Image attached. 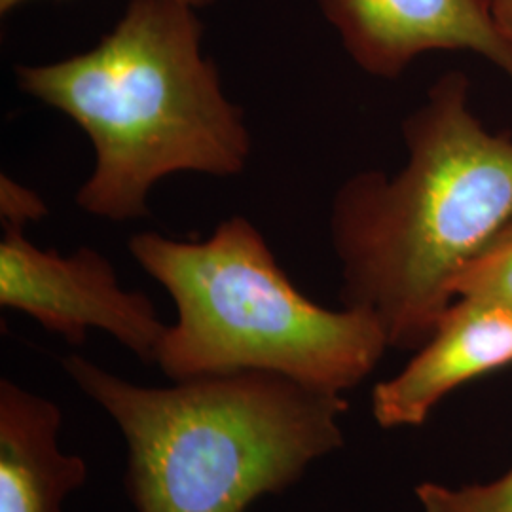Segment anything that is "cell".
<instances>
[{
    "label": "cell",
    "instance_id": "cell-1",
    "mask_svg": "<svg viewBox=\"0 0 512 512\" xmlns=\"http://www.w3.org/2000/svg\"><path fill=\"white\" fill-rule=\"evenodd\" d=\"M406 164L336 190L329 234L346 308L374 317L389 348L420 349L456 300L454 281L512 219V137L484 126L461 71L437 78L403 122Z\"/></svg>",
    "mask_w": 512,
    "mask_h": 512
},
{
    "label": "cell",
    "instance_id": "cell-2",
    "mask_svg": "<svg viewBox=\"0 0 512 512\" xmlns=\"http://www.w3.org/2000/svg\"><path fill=\"white\" fill-rule=\"evenodd\" d=\"M16 84L88 135L93 169L76 205L97 219H145L160 181L238 177L251 158L243 109L203 52L202 19L175 0H129L92 50L18 65Z\"/></svg>",
    "mask_w": 512,
    "mask_h": 512
},
{
    "label": "cell",
    "instance_id": "cell-3",
    "mask_svg": "<svg viewBox=\"0 0 512 512\" xmlns=\"http://www.w3.org/2000/svg\"><path fill=\"white\" fill-rule=\"evenodd\" d=\"M63 368L122 431L137 512H245L344 446V395L274 372L148 387L80 355L65 357Z\"/></svg>",
    "mask_w": 512,
    "mask_h": 512
},
{
    "label": "cell",
    "instance_id": "cell-4",
    "mask_svg": "<svg viewBox=\"0 0 512 512\" xmlns=\"http://www.w3.org/2000/svg\"><path fill=\"white\" fill-rule=\"evenodd\" d=\"M128 251L175 304L154 361L173 382L256 370L344 395L391 349L365 311L300 293L245 217L222 220L203 241L139 232Z\"/></svg>",
    "mask_w": 512,
    "mask_h": 512
},
{
    "label": "cell",
    "instance_id": "cell-5",
    "mask_svg": "<svg viewBox=\"0 0 512 512\" xmlns=\"http://www.w3.org/2000/svg\"><path fill=\"white\" fill-rule=\"evenodd\" d=\"M0 306L33 317L73 346L84 344L90 330H103L145 365L156 361L167 329L154 302L124 289L103 253L80 247L59 255L19 228H4L0 239Z\"/></svg>",
    "mask_w": 512,
    "mask_h": 512
},
{
    "label": "cell",
    "instance_id": "cell-6",
    "mask_svg": "<svg viewBox=\"0 0 512 512\" xmlns=\"http://www.w3.org/2000/svg\"><path fill=\"white\" fill-rule=\"evenodd\" d=\"M325 19L363 73L393 80L431 52H471L507 76L512 44L490 0H319Z\"/></svg>",
    "mask_w": 512,
    "mask_h": 512
},
{
    "label": "cell",
    "instance_id": "cell-7",
    "mask_svg": "<svg viewBox=\"0 0 512 512\" xmlns=\"http://www.w3.org/2000/svg\"><path fill=\"white\" fill-rule=\"evenodd\" d=\"M507 365H512V306L461 296L408 365L374 387L372 416L384 429L418 427L459 385Z\"/></svg>",
    "mask_w": 512,
    "mask_h": 512
},
{
    "label": "cell",
    "instance_id": "cell-8",
    "mask_svg": "<svg viewBox=\"0 0 512 512\" xmlns=\"http://www.w3.org/2000/svg\"><path fill=\"white\" fill-rule=\"evenodd\" d=\"M61 410L12 380H0V512H63L86 484V461L59 446Z\"/></svg>",
    "mask_w": 512,
    "mask_h": 512
},
{
    "label": "cell",
    "instance_id": "cell-9",
    "mask_svg": "<svg viewBox=\"0 0 512 512\" xmlns=\"http://www.w3.org/2000/svg\"><path fill=\"white\" fill-rule=\"evenodd\" d=\"M454 296L484 298L512 306V219L459 272Z\"/></svg>",
    "mask_w": 512,
    "mask_h": 512
},
{
    "label": "cell",
    "instance_id": "cell-10",
    "mask_svg": "<svg viewBox=\"0 0 512 512\" xmlns=\"http://www.w3.org/2000/svg\"><path fill=\"white\" fill-rule=\"evenodd\" d=\"M416 497L423 512H512V467L484 484L452 488L439 482H421Z\"/></svg>",
    "mask_w": 512,
    "mask_h": 512
},
{
    "label": "cell",
    "instance_id": "cell-11",
    "mask_svg": "<svg viewBox=\"0 0 512 512\" xmlns=\"http://www.w3.org/2000/svg\"><path fill=\"white\" fill-rule=\"evenodd\" d=\"M48 215V203L35 190L23 186L10 175L0 177V220L4 228L25 230Z\"/></svg>",
    "mask_w": 512,
    "mask_h": 512
},
{
    "label": "cell",
    "instance_id": "cell-12",
    "mask_svg": "<svg viewBox=\"0 0 512 512\" xmlns=\"http://www.w3.org/2000/svg\"><path fill=\"white\" fill-rule=\"evenodd\" d=\"M495 21L512 44V0H490Z\"/></svg>",
    "mask_w": 512,
    "mask_h": 512
},
{
    "label": "cell",
    "instance_id": "cell-13",
    "mask_svg": "<svg viewBox=\"0 0 512 512\" xmlns=\"http://www.w3.org/2000/svg\"><path fill=\"white\" fill-rule=\"evenodd\" d=\"M25 2H31V0H0V14L6 16L10 12H14L19 6H23ZM175 2L186 4V6L194 8V10H200V8H209V6L217 4L219 0H175Z\"/></svg>",
    "mask_w": 512,
    "mask_h": 512
}]
</instances>
